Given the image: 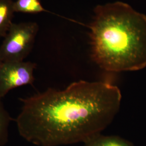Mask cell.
<instances>
[{"mask_svg": "<svg viewBox=\"0 0 146 146\" xmlns=\"http://www.w3.org/2000/svg\"><path fill=\"white\" fill-rule=\"evenodd\" d=\"M13 0H0V37L5 36L13 23Z\"/></svg>", "mask_w": 146, "mask_h": 146, "instance_id": "5b68a950", "label": "cell"}, {"mask_svg": "<svg viewBox=\"0 0 146 146\" xmlns=\"http://www.w3.org/2000/svg\"><path fill=\"white\" fill-rule=\"evenodd\" d=\"M38 31L34 22L13 23L0 46L3 62L23 61L31 52Z\"/></svg>", "mask_w": 146, "mask_h": 146, "instance_id": "3957f363", "label": "cell"}, {"mask_svg": "<svg viewBox=\"0 0 146 146\" xmlns=\"http://www.w3.org/2000/svg\"><path fill=\"white\" fill-rule=\"evenodd\" d=\"M14 12L36 14L46 10L43 7L40 0H17L14 2Z\"/></svg>", "mask_w": 146, "mask_h": 146, "instance_id": "52a82bcc", "label": "cell"}, {"mask_svg": "<svg viewBox=\"0 0 146 146\" xmlns=\"http://www.w3.org/2000/svg\"><path fill=\"white\" fill-rule=\"evenodd\" d=\"M89 25L92 58L110 72L135 71L146 67V15L128 4L97 6Z\"/></svg>", "mask_w": 146, "mask_h": 146, "instance_id": "7a4b0ae2", "label": "cell"}, {"mask_svg": "<svg viewBox=\"0 0 146 146\" xmlns=\"http://www.w3.org/2000/svg\"><path fill=\"white\" fill-rule=\"evenodd\" d=\"M36 64L31 62H3L0 73V98L13 89L33 84Z\"/></svg>", "mask_w": 146, "mask_h": 146, "instance_id": "277c9868", "label": "cell"}, {"mask_svg": "<svg viewBox=\"0 0 146 146\" xmlns=\"http://www.w3.org/2000/svg\"><path fill=\"white\" fill-rule=\"evenodd\" d=\"M84 146H134L118 136H104L100 134L84 143Z\"/></svg>", "mask_w": 146, "mask_h": 146, "instance_id": "8992f818", "label": "cell"}, {"mask_svg": "<svg viewBox=\"0 0 146 146\" xmlns=\"http://www.w3.org/2000/svg\"><path fill=\"white\" fill-rule=\"evenodd\" d=\"M12 119L0 98V146H5L9 140V127Z\"/></svg>", "mask_w": 146, "mask_h": 146, "instance_id": "ba28073f", "label": "cell"}, {"mask_svg": "<svg viewBox=\"0 0 146 146\" xmlns=\"http://www.w3.org/2000/svg\"><path fill=\"white\" fill-rule=\"evenodd\" d=\"M122 96L115 86L79 81L62 90L49 88L21 98L16 118L18 132L38 146L86 142L101 134L120 110Z\"/></svg>", "mask_w": 146, "mask_h": 146, "instance_id": "6da1fadb", "label": "cell"}, {"mask_svg": "<svg viewBox=\"0 0 146 146\" xmlns=\"http://www.w3.org/2000/svg\"><path fill=\"white\" fill-rule=\"evenodd\" d=\"M3 61L1 60V58H0V73H1V68H2V65H3Z\"/></svg>", "mask_w": 146, "mask_h": 146, "instance_id": "9c48e42d", "label": "cell"}]
</instances>
